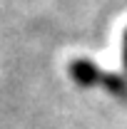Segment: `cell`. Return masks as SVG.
Wrapping results in <instances>:
<instances>
[{
	"mask_svg": "<svg viewBox=\"0 0 127 129\" xmlns=\"http://www.w3.org/2000/svg\"><path fill=\"white\" fill-rule=\"evenodd\" d=\"M72 77H75L80 84H97V82H102V84H107L115 92H122V82L120 80L105 77V72H100L92 62H85V60H75V62H72Z\"/></svg>",
	"mask_w": 127,
	"mask_h": 129,
	"instance_id": "obj_1",
	"label": "cell"
},
{
	"mask_svg": "<svg viewBox=\"0 0 127 129\" xmlns=\"http://www.w3.org/2000/svg\"><path fill=\"white\" fill-rule=\"evenodd\" d=\"M125 67H127V30H125Z\"/></svg>",
	"mask_w": 127,
	"mask_h": 129,
	"instance_id": "obj_2",
	"label": "cell"
}]
</instances>
